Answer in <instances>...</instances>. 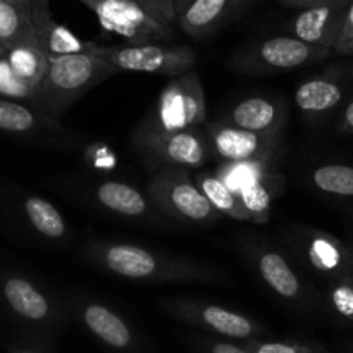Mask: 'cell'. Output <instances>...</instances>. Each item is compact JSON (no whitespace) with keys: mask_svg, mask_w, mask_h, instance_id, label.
I'll return each instance as SVG.
<instances>
[{"mask_svg":"<svg viewBox=\"0 0 353 353\" xmlns=\"http://www.w3.org/2000/svg\"><path fill=\"white\" fill-rule=\"evenodd\" d=\"M86 257L117 278L145 283H223L224 274L210 265L159 254L150 248L117 241H92Z\"/></svg>","mask_w":353,"mask_h":353,"instance_id":"1","label":"cell"},{"mask_svg":"<svg viewBox=\"0 0 353 353\" xmlns=\"http://www.w3.org/2000/svg\"><path fill=\"white\" fill-rule=\"evenodd\" d=\"M117 72L92 52L50 57L47 74L37 86L31 105L57 121L90 90Z\"/></svg>","mask_w":353,"mask_h":353,"instance_id":"2","label":"cell"},{"mask_svg":"<svg viewBox=\"0 0 353 353\" xmlns=\"http://www.w3.org/2000/svg\"><path fill=\"white\" fill-rule=\"evenodd\" d=\"M147 195L162 214L185 223L214 224L221 214L210 205L188 169L161 165L147 185Z\"/></svg>","mask_w":353,"mask_h":353,"instance_id":"3","label":"cell"},{"mask_svg":"<svg viewBox=\"0 0 353 353\" xmlns=\"http://www.w3.org/2000/svg\"><path fill=\"white\" fill-rule=\"evenodd\" d=\"M207 100L195 71L171 78L143 126L157 131L196 130L205 123Z\"/></svg>","mask_w":353,"mask_h":353,"instance_id":"4","label":"cell"},{"mask_svg":"<svg viewBox=\"0 0 353 353\" xmlns=\"http://www.w3.org/2000/svg\"><path fill=\"white\" fill-rule=\"evenodd\" d=\"M133 145L152 162L172 168H202L212 154L209 137L200 128L185 131H157L140 124L133 134Z\"/></svg>","mask_w":353,"mask_h":353,"instance_id":"5","label":"cell"},{"mask_svg":"<svg viewBox=\"0 0 353 353\" xmlns=\"http://www.w3.org/2000/svg\"><path fill=\"white\" fill-rule=\"evenodd\" d=\"M97 57L109 62L117 71L150 72L169 78L193 71L196 62L195 52L190 47H168V45H123V47H102L92 50Z\"/></svg>","mask_w":353,"mask_h":353,"instance_id":"6","label":"cell"},{"mask_svg":"<svg viewBox=\"0 0 353 353\" xmlns=\"http://www.w3.org/2000/svg\"><path fill=\"white\" fill-rule=\"evenodd\" d=\"M161 309L183 323L193 324L200 330L210 331L226 340H240L248 343V341L262 340L268 334V331L252 317L234 312L226 307L200 302V300H162Z\"/></svg>","mask_w":353,"mask_h":353,"instance_id":"7","label":"cell"},{"mask_svg":"<svg viewBox=\"0 0 353 353\" xmlns=\"http://www.w3.org/2000/svg\"><path fill=\"white\" fill-rule=\"evenodd\" d=\"M0 295L7 310L34 331L54 333L65 321L62 307L43 288L23 274L3 276Z\"/></svg>","mask_w":353,"mask_h":353,"instance_id":"8","label":"cell"},{"mask_svg":"<svg viewBox=\"0 0 353 353\" xmlns=\"http://www.w3.org/2000/svg\"><path fill=\"white\" fill-rule=\"evenodd\" d=\"M110 33L119 34L128 45H150L174 37V28L161 23L143 7L130 0H79Z\"/></svg>","mask_w":353,"mask_h":353,"instance_id":"9","label":"cell"},{"mask_svg":"<svg viewBox=\"0 0 353 353\" xmlns=\"http://www.w3.org/2000/svg\"><path fill=\"white\" fill-rule=\"evenodd\" d=\"M300 261L323 278H347L353 265V250L326 231L316 228H300L290 238Z\"/></svg>","mask_w":353,"mask_h":353,"instance_id":"10","label":"cell"},{"mask_svg":"<svg viewBox=\"0 0 353 353\" xmlns=\"http://www.w3.org/2000/svg\"><path fill=\"white\" fill-rule=\"evenodd\" d=\"M333 50L316 47L295 37H274L252 48L240 61V69L248 72L288 71L323 61Z\"/></svg>","mask_w":353,"mask_h":353,"instance_id":"11","label":"cell"},{"mask_svg":"<svg viewBox=\"0 0 353 353\" xmlns=\"http://www.w3.org/2000/svg\"><path fill=\"white\" fill-rule=\"evenodd\" d=\"M0 133L12 134L43 145H69L79 134L62 128L37 107L0 97Z\"/></svg>","mask_w":353,"mask_h":353,"instance_id":"12","label":"cell"},{"mask_svg":"<svg viewBox=\"0 0 353 353\" xmlns=\"http://www.w3.org/2000/svg\"><path fill=\"white\" fill-rule=\"evenodd\" d=\"M76 319L103 347L117 353H134L140 340L133 327L121 314L97 300L76 299L71 303Z\"/></svg>","mask_w":353,"mask_h":353,"instance_id":"13","label":"cell"},{"mask_svg":"<svg viewBox=\"0 0 353 353\" xmlns=\"http://www.w3.org/2000/svg\"><path fill=\"white\" fill-rule=\"evenodd\" d=\"M212 152L224 162L274 161L281 134L254 133L230 123H216L207 133Z\"/></svg>","mask_w":353,"mask_h":353,"instance_id":"14","label":"cell"},{"mask_svg":"<svg viewBox=\"0 0 353 353\" xmlns=\"http://www.w3.org/2000/svg\"><path fill=\"white\" fill-rule=\"evenodd\" d=\"M252 262L264 285L278 299L293 303L300 309L309 307V290L305 288L299 272L278 248L255 245L252 248Z\"/></svg>","mask_w":353,"mask_h":353,"instance_id":"15","label":"cell"},{"mask_svg":"<svg viewBox=\"0 0 353 353\" xmlns=\"http://www.w3.org/2000/svg\"><path fill=\"white\" fill-rule=\"evenodd\" d=\"M352 2L353 0H331L302 9L290 24L292 37L333 50L345 26Z\"/></svg>","mask_w":353,"mask_h":353,"instance_id":"16","label":"cell"},{"mask_svg":"<svg viewBox=\"0 0 353 353\" xmlns=\"http://www.w3.org/2000/svg\"><path fill=\"white\" fill-rule=\"evenodd\" d=\"M30 17L38 45L48 57L69 54H85L97 47L93 41H85L59 24L52 17L48 0H30Z\"/></svg>","mask_w":353,"mask_h":353,"instance_id":"17","label":"cell"},{"mask_svg":"<svg viewBox=\"0 0 353 353\" xmlns=\"http://www.w3.org/2000/svg\"><path fill=\"white\" fill-rule=\"evenodd\" d=\"M228 123L254 133L281 134L286 123V109L278 100L248 97L230 110Z\"/></svg>","mask_w":353,"mask_h":353,"instance_id":"18","label":"cell"},{"mask_svg":"<svg viewBox=\"0 0 353 353\" xmlns=\"http://www.w3.org/2000/svg\"><path fill=\"white\" fill-rule=\"evenodd\" d=\"M97 202L109 212L130 219H148L157 212L148 195L123 181H103L93 190Z\"/></svg>","mask_w":353,"mask_h":353,"instance_id":"19","label":"cell"},{"mask_svg":"<svg viewBox=\"0 0 353 353\" xmlns=\"http://www.w3.org/2000/svg\"><path fill=\"white\" fill-rule=\"evenodd\" d=\"M245 0H196L178 19L179 28L193 38H205L217 30Z\"/></svg>","mask_w":353,"mask_h":353,"instance_id":"20","label":"cell"},{"mask_svg":"<svg viewBox=\"0 0 353 353\" xmlns=\"http://www.w3.org/2000/svg\"><path fill=\"white\" fill-rule=\"evenodd\" d=\"M343 86L338 79L319 76L302 83L295 92L299 109L309 117H321L331 112L343 100Z\"/></svg>","mask_w":353,"mask_h":353,"instance_id":"21","label":"cell"},{"mask_svg":"<svg viewBox=\"0 0 353 353\" xmlns=\"http://www.w3.org/2000/svg\"><path fill=\"white\" fill-rule=\"evenodd\" d=\"M283 188H285V179L281 174L272 171L238 193L252 223H268L269 216H271L272 202L278 199Z\"/></svg>","mask_w":353,"mask_h":353,"instance_id":"22","label":"cell"},{"mask_svg":"<svg viewBox=\"0 0 353 353\" xmlns=\"http://www.w3.org/2000/svg\"><path fill=\"white\" fill-rule=\"evenodd\" d=\"M26 43L38 45L31 24L30 6L0 0V45L9 52Z\"/></svg>","mask_w":353,"mask_h":353,"instance_id":"23","label":"cell"},{"mask_svg":"<svg viewBox=\"0 0 353 353\" xmlns=\"http://www.w3.org/2000/svg\"><path fill=\"white\" fill-rule=\"evenodd\" d=\"M196 185L202 190L203 195L210 202V205L223 216L231 217L234 221H247L252 223L247 209L241 203L240 195L230 188L223 179L212 172H202L195 178Z\"/></svg>","mask_w":353,"mask_h":353,"instance_id":"24","label":"cell"},{"mask_svg":"<svg viewBox=\"0 0 353 353\" xmlns=\"http://www.w3.org/2000/svg\"><path fill=\"white\" fill-rule=\"evenodd\" d=\"M23 212L28 223L38 234L47 240H64L68 236V224L57 207L41 196H28L23 202Z\"/></svg>","mask_w":353,"mask_h":353,"instance_id":"25","label":"cell"},{"mask_svg":"<svg viewBox=\"0 0 353 353\" xmlns=\"http://www.w3.org/2000/svg\"><path fill=\"white\" fill-rule=\"evenodd\" d=\"M7 61L23 81L37 90V86L47 74L50 57L41 50L40 45L26 43L7 52Z\"/></svg>","mask_w":353,"mask_h":353,"instance_id":"26","label":"cell"},{"mask_svg":"<svg viewBox=\"0 0 353 353\" xmlns=\"http://www.w3.org/2000/svg\"><path fill=\"white\" fill-rule=\"evenodd\" d=\"M314 186L326 195L353 199V165L323 164L312 171Z\"/></svg>","mask_w":353,"mask_h":353,"instance_id":"27","label":"cell"},{"mask_svg":"<svg viewBox=\"0 0 353 353\" xmlns=\"http://www.w3.org/2000/svg\"><path fill=\"white\" fill-rule=\"evenodd\" d=\"M274 171V161H248V162H224L216 172L233 192L240 193L252 183L259 181L265 174Z\"/></svg>","mask_w":353,"mask_h":353,"instance_id":"28","label":"cell"},{"mask_svg":"<svg viewBox=\"0 0 353 353\" xmlns=\"http://www.w3.org/2000/svg\"><path fill=\"white\" fill-rule=\"evenodd\" d=\"M326 302L338 317L353 323V285L350 279L340 278L330 281L326 290Z\"/></svg>","mask_w":353,"mask_h":353,"instance_id":"29","label":"cell"},{"mask_svg":"<svg viewBox=\"0 0 353 353\" xmlns=\"http://www.w3.org/2000/svg\"><path fill=\"white\" fill-rule=\"evenodd\" d=\"M37 90L19 78L10 68L7 57L0 59V95L9 100H28L33 103Z\"/></svg>","mask_w":353,"mask_h":353,"instance_id":"30","label":"cell"},{"mask_svg":"<svg viewBox=\"0 0 353 353\" xmlns=\"http://www.w3.org/2000/svg\"><path fill=\"white\" fill-rule=\"evenodd\" d=\"M252 353H330L323 345L309 341L254 340L245 343Z\"/></svg>","mask_w":353,"mask_h":353,"instance_id":"31","label":"cell"},{"mask_svg":"<svg viewBox=\"0 0 353 353\" xmlns=\"http://www.w3.org/2000/svg\"><path fill=\"white\" fill-rule=\"evenodd\" d=\"M130 2H134L140 7H143L150 16H154L155 19L168 24V26L174 28V24L178 23V16H176L171 0H130Z\"/></svg>","mask_w":353,"mask_h":353,"instance_id":"32","label":"cell"},{"mask_svg":"<svg viewBox=\"0 0 353 353\" xmlns=\"http://www.w3.org/2000/svg\"><path fill=\"white\" fill-rule=\"evenodd\" d=\"M334 54L338 55H352L353 54V2L348 9L347 21H345V26L341 30L340 38H338L336 45L333 48Z\"/></svg>","mask_w":353,"mask_h":353,"instance_id":"33","label":"cell"},{"mask_svg":"<svg viewBox=\"0 0 353 353\" xmlns=\"http://www.w3.org/2000/svg\"><path fill=\"white\" fill-rule=\"evenodd\" d=\"M207 353H252L247 347L233 343L230 340H209L203 341Z\"/></svg>","mask_w":353,"mask_h":353,"instance_id":"34","label":"cell"},{"mask_svg":"<svg viewBox=\"0 0 353 353\" xmlns=\"http://www.w3.org/2000/svg\"><path fill=\"white\" fill-rule=\"evenodd\" d=\"M340 131L343 133H353V100L345 107L343 114H341V119H340Z\"/></svg>","mask_w":353,"mask_h":353,"instance_id":"35","label":"cell"},{"mask_svg":"<svg viewBox=\"0 0 353 353\" xmlns=\"http://www.w3.org/2000/svg\"><path fill=\"white\" fill-rule=\"evenodd\" d=\"M7 352L9 353H47L41 350L40 347H34V345L30 343H10L7 347Z\"/></svg>","mask_w":353,"mask_h":353,"instance_id":"36","label":"cell"},{"mask_svg":"<svg viewBox=\"0 0 353 353\" xmlns=\"http://www.w3.org/2000/svg\"><path fill=\"white\" fill-rule=\"evenodd\" d=\"M285 6L288 7H296V9H307V7L317 6V3L331 2V0H281Z\"/></svg>","mask_w":353,"mask_h":353,"instance_id":"37","label":"cell"},{"mask_svg":"<svg viewBox=\"0 0 353 353\" xmlns=\"http://www.w3.org/2000/svg\"><path fill=\"white\" fill-rule=\"evenodd\" d=\"M171 2H172V7H174L176 16H178V19H179V17H181L183 14H185L186 10H188L190 7L196 2V0H171Z\"/></svg>","mask_w":353,"mask_h":353,"instance_id":"38","label":"cell"},{"mask_svg":"<svg viewBox=\"0 0 353 353\" xmlns=\"http://www.w3.org/2000/svg\"><path fill=\"white\" fill-rule=\"evenodd\" d=\"M9 2L19 3V6H30V0H9Z\"/></svg>","mask_w":353,"mask_h":353,"instance_id":"39","label":"cell"},{"mask_svg":"<svg viewBox=\"0 0 353 353\" xmlns=\"http://www.w3.org/2000/svg\"><path fill=\"white\" fill-rule=\"evenodd\" d=\"M3 57H7V50L2 47V45H0V59H3Z\"/></svg>","mask_w":353,"mask_h":353,"instance_id":"40","label":"cell"},{"mask_svg":"<svg viewBox=\"0 0 353 353\" xmlns=\"http://www.w3.org/2000/svg\"><path fill=\"white\" fill-rule=\"evenodd\" d=\"M348 279H350V283L353 285V265H352V269H350V272H348V276H347Z\"/></svg>","mask_w":353,"mask_h":353,"instance_id":"41","label":"cell"},{"mask_svg":"<svg viewBox=\"0 0 353 353\" xmlns=\"http://www.w3.org/2000/svg\"><path fill=\"white\" fill-rule=\"evenodd\" d=\"M352 74H353V68H352Z\"/></svg>","mask_w":353,"mask_h":353,"instance_id":"42","label":"cell"}]
</instances>
